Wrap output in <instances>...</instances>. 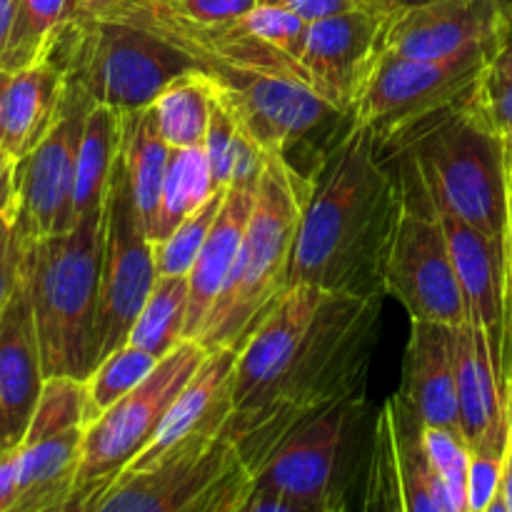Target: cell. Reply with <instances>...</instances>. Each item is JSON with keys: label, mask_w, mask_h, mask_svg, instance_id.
<instances>
[{"label": "cell", "mask_w": 512, "mask_h": 512, "mask_svg": "<svg viewBox=\"0 0 512 512\" xmlns=\"http://www.w3.org/2000/svg\"><path fill=\"white\" fill-rule=\"evenodd\" d=\"M383 328V298L295 285L238 350L228 438L250 470L293 425L365 400Z\"/></svg>", "instance_id": "obj_1"}, {"label": "cell", "mask_w": 512, "mask_h": 512, "mask_svg": "<svg viewBox=\"0 0 512 512\" xmlns=\"http://www.w3.org/2000/svg\"><path fill=\"white\" fill-rule=\"evenodd\" d=\"M403 210L398 165L383 153L375 130L355 120L310 185L288 290L310 285L350 298H385V268Z\"/></svg>", "instance_id": "obj_2"}, {"label": "cell", "mask_w": 512, "mask_h": 512, "mask_svg": "<svg viewBox=\"0 0 512 512\" xmlns=\"http://www.w3.org/2000/svg\"><path fill=\"white\" fill-rule=\"evenodd\" d=\"M100 260L103 208L85 213L65 233L20 243L18 275L33 308L45 378L88 380L98 368Z\"/></svg>", "instance_id": "obj_3"}, {"label": "cell", "mask_w": 512, "mask_h": 512, "mask_svg": "<svg viewBox=\"0 0 512 512\" xmlns=\"http://www.w3.org/2000/svg\"><path fill=\"white\" fill-rule=\"evenodd\" d=\"M380 148L413 165L435 203L480 230L508 258L505 138L470 108L468 98L380 140Z\"/></svg>", "instance_id": "obj_4"}, {"label": "cell", "mask_w": 512, "mask_h": 512, "mask_svg": "<svg viewBox=\"0 0 512 512\" xmlns=\"http://www.w3.org/2000/svg\"><path fill=\"white\" fill-rule=\"evenodd\" d=\"M310 185L313 180L300 178L283 160L268 155L235 268L198 335L208 353L243 348L288 293L295 233Z\"/></svg>", "instance_id": "obj_5"}, {"label": "cell", "mask_w": 512, "mask_h": 512, "mask_svg": "<svg viewBox=\"0 0 512 512\" xmlns=\"http://www.w3.org/2000/svg\"><path fill=\"white\" fill-rule=\"evenodd\" d=\"M50 55L95 105L120 115L150 108L173 80L203 70L163 35L125 20H70Z\"/></svg>", "instance_id": "obj_6"}, {"label": "cell", "mask_w": 512, "mask_h": 512, "mask_svg": "<svg viewBox=\"0 0 512 512\" xmlns=\"http://www.w3.org/2000/svg\"><path fill=\"white\" fill-rule=\"evenodd\" d=\"M208 75L243 133L305 180L318 175L355 123L353 115L335 108L295 75L243 70Z\"/></svg>", "instance_id": "obj_7"}, {"label": "cell", "mask_w": 512, "mask_h": 512, "mask_svg": "<svg viewBox=\"0 0 512 512\" xmlns=\"http://www.w3.org/2000/svg\"><path fill=\"white\" fill-rule=\"evenodd\" d=\"M390 160L398 165L405 210L385 268V293L403 305L410 320L458 328L470 313L443 223L418 170L400 158Z\"/></svg>", "instance_id": "obj_8"}, {"label": "cell", "mask_w": 512, "mask_h": 512, "mask_svg": "<svg viewBox=\"0 0 512 512\" xmlns=\"http://www.w3.org/2000/svg\"><path fill=\"white\" fill-rule=\"evenodd\" d=\"M365 408L368 400H350L293 425L250 470L255 488L315 508L343 505V473L365 423Z\"/></svg>", "instance_id": "obj_9"}, {"label": "cell", "mask_w": 512, "mask_h": 512, "mask_svg": "<svg viewBox=\"0 0 512 512\" xmlns=\"http://www.w3.org/2000/svg\"><path fill=\"white\" fill-rule=\"evenodd\" d=\"M245 468L225 430L205 435L153 468L120 473L93 512H215Z\"/></svg>", "instance_id": "obj_10"}, {"label": "cell", "mask_w": 512, "mask_h": 512, "mask_svg": "<svg viewBox=\"0 0 512 512\" xmlns=\"http://www.w3.org/2000/svg\"><path fill=\"white\" fill-rule=\"evenodd\" d=\"M208 350L198 340H183L158 360L148 378L125 398L90 420L83 430L75 483L120 475V470L150 443L158 425L173 408L188 380L198 373Z\"/></svg>", "instance_id": "obj_11"}, {"label": "cell", "mask_w": 512, "mask_h": 512, "mask_svg": "<svg viewBox=\"0 0 512 512\" xmlns=\"http://www.w3.org/2000/svg\"><path fill=\"white\" fill-rule=\"evenodd\" d=\"M158 283L155 243L135 210L128 178L115 163L103 205V260L98 293V363L128 343L140 310Z\"/></svg>", "instance_id": "obj_12"}, {"label": "cell", "mask_w": 512, "mask_h": 512, "mask_svg": "<svg viewBox=\"0 0 512 512\" xmlns=\"http://www.w3.org/2000/svg\"><path fill=\"white\" fill-rule=\"evenodd\" d=\"M93 105L85 90L68 78L55 125L38 148L15 165L13 223L20 243L60 235L75 225V168L85 118Z\"/></svg>", "instance_id": "obj_13"}, {"label": "cell", "mask_w": 512, "mask_h": 512, "mask_svg": "<svg viewBox=\"0 0 512 512\" xmlns=\"http://www.w3.org/2000/svg\"><path fill=\"white\" fill-rule=\"evenodd\" d=\"M488 63L483 60H420L383 50L355 108L378 140L395 138L420 120L470 98Z\"/></svg>", "instance_id": "obj_14"}, {"label": "cell", "mask_w": 512, "mask_h": 512, "mask_svg": "<svg viewBox=\"0 0 512 512\" xmlns=\"http://www.w3.org/2000/svg\"><path fill=\"white\" fill-rule=\"evenodd\" d=\"M393 15L385 8H355L310 23L298 63L305 83L355 118Z\"/></svg>", "instance_id": "obj_15"}, {"label": "cell", "mask_w": 512, "mask_h": 512, "mask_svg": "<svg viewBox=\"0 0 512 512\" xmlns=\"http://www.w3.org/2000/svg\"><path fill=\"white\" fill-rule=\"evenodd\" d=\"M512 0H425L398 10L383 50L420 60H483L490 65Z\"/></svg>", "instance_id": "obj_16"}, {"label": "cell", "mask_w": 512, "mask_h": 512, "mask_svg": "<svg viewBox=\"0 0 512 512\" xmlns=\"http://www.w3.org/2000/svg\"><path fill=\"white\" fill-rule=\"evenodd\" d=\"M455 378L460 430L470 453L505 458L510 450L508 385L483 325L470 315L455 328Z\"/></svg>", "instance_id": "obj_17"}, {"label": "cell", "mask_w": 512, "mask_h": 512, "mask_svg": "<svg viewBox=\"0 0 512 512\" xmlns=\"http://www.w3.org/2000/svg\"><path fill=\"white\" fill-rule=\"evenodd\" d=\"M235 365H238L235 348L210 350L198 373L188 380L183 393L158 425L150 443L120 473L148 470L190 440L223 433L233 415Z\"/></svg>", "instance_id": "obj_18"}, {"label": "cell", "mask_w": 512, "mask_h": 512, "mask_svg": "<svg viewBox=\"0 0 512 512\" xmlns=\"http://www.w3.org/2000/svg\"><path fill=\"white\" fill-rule=\"evenodd\" d=\"M45 385L28 290L18 275L0 318V458L23 445Z\"/></svg>", "instance_id": "obj_19"}, {"label": "cell", "mask_w": 512, "mask_h": 512, "mask_svg": "<svg viewBox=\"0 0 512 512\" xmlns=\"http://www.w3.org/2000/svg\"><path fill=\"white\" fill-rule=\"evenodd\" d=\"M398 398L418 415L423 428H445L463 435L453 325L410 320V340L405 348Z\"/></svg>", "instance_id": "obj_20"}, {"label": "cell", "mask_w": 512, "mask_h": 512, "mask_svg": "<svg viewBox=\"0 0 512 512\" xmlns=\"http://www.w3.org/2000/svg\"><path fill=\"white\" fill-rule=\"evenodd\" d=\"M430 195V193H428ZM433 200V198H430ZM435 205L445 238H448L450 255L468 300L470 318L483 325L485 335L493 348L495 363L503 373V338H505V275H508V258L503 250L485 238L480 230L460 220L443 205ZM505 380V378H503Z\"/></svg>", "instance_id": "obj_21"}, {"label": "cell", "mask_w": 512, "mask_h": 512, "mask_svg": "<svg viewBox=\"0 0 512 512\" xmlns=\"http://www.w3.org/2000/svg\"><path fill=\"white\" fill-rule=\"evenodd\" d=\"M65 68L55 55L10 73L0 110V150L15 165L50 133L63 108Z\"/></svg>", "instance_id": "obj_22"}, {"label": "cell", "mask_w": 512, "mask_h": 512, "mask_svg": "<svg viewBox=\"0 0 512 512\" xmlns=\"http://www.w3.org/2000/svg\"><path fill=\"white\" fill-rule=\"evenodd\" d=\"M255 193L248 188H230L225 195V203L215 218L213 230L200 250L193 270L188 273L190 283V305H188V325H185V338L198 340L215 300L223 293L230 273L238 260L240 245H243L245 228L255 208Z\"/></svg>", "instance_id": "obj_23"}, {"label": "cell", "mask_w": 512, "mask_h": 512, "mask_svg": "<svg viewBox=\"0 0 512 512\" xmlns=\"http://www.w3.org/2000/svg\"><path fill=\"white\" fill-rule=\"evenodd\" d=\"M170 153L173 148L160 138L150 108L120 115L118 160L123 165L135 210L148 228V235L153 233L155 215H158L160 190H163Z\"/></svg>", "instance_id": "obj_24"}, {"label": "cell", "mask_w": 512, "mask_h": 512, "mask_svg": "<svg viewBox=\"0 0 512 512\" xmlns=\"http://www.w3.org/2000/svg\"><path fill=\"white\" fill-rule=\"evenodd\" d=\"M215 100V80L205 70L180 75L158 95L150 113L170 148H203Z\"/></svg>", "instance_id": "obj_25"}, {"label": "cell", "mask_w": 512, "mask_h": 512, "mask_svg": "<svg viewBox=\"0 0 512 512\" xmlns=\"http://www.w3.org/2000/svg\"><path fill=\"white\" fill-rule=\"evenodd\" d=\"M120 150V113L93 105L88 110L83 128V140L78 150V168H75L73 213L75 220L95 208H103L108 195L110 178Z\"/></svg>", "instance_id": "obj_26"}, {"label": "cell", "mask_w": 512, "mask_h": 512, "mask_svg": "<svg viewBox=\"0 0 512 512\" xmlns=\"http://www.w3.org/2000/svg\"><path fill=\"white\" fill-rule=\"evenodd\" d=\"M75 15V0H15V23L0 70L18 73L48 58Z\"/></svg>", "instance_id": "obj_27"}, {"label": "cell", "mask_w": 512, "mask_h": 512, "mask_svg": "<svg viewBox=\"0 0 512 512\" xmlns=\"http://www.w3.org/2000/svg\"><path fill=\"white\" fill-rule=\"evenodd\" d=\"M213 193L218 190L213 188L205 148H175L170 153L163 190H160L158 215H155L153 233H150L153 243L168 238Z\"/></svg>", "instance_id": "obj_28"}, {"label": "cell", "mask_w": 512, "mask_h": 512, "mask_svg": "<svg viewBox=\"0 0 512 512\" xmlns=\"http://www.w3.org/2000/svg\"><path fill=\"white\" fill-rule=\"evenodd\" d=\"M190 305L188 275H160L148 303L140 310L128 343L148 350L155 358H165L185 338Z\"/></svg>", "instance_id": "obj_29"}, {"label": "cell", "mask_w": 512, "mask_h": 512, "mask_svg": "<svg viewBox=\"0 0 512 512\" xmlns=\"http://www.w3.org/2000/svg\"><path fill=\"white\" fill-rule=\"evenodd\" d=\"M393 408L395 445H398L400 488H403L405 512H445L440 505L438 483L428 463L423 445V423L418 415L393 393L388 398Z\"/></svg>", "instance_id": "obj_30"}, {"label": "cell", "mask_w": 512, "mask_h": 512, "mask_svg": "<svg viewBox=\"0 0 512 512\" xmlns=\"http://www.w3.org/2000/svg\"><path fill=\"white\" fill-rule=\"evenodd\" d=\"M358 512H405L400 488L398 445H395L393 408L385 400L375 413L373 435L363 463V488Z\"/></svg>", "instance_id": "obj_31"}, {"label": "cell", "mask_w": 512, "mask_h": 512, "mask_svg": "<svg viewBox=\"0 0 512 512\" xmlns=\"http://www.w3.org/2000/svg\"><path fill=\"white\" fill-rule=\"evenodd\" d=\"M155 365H158V358L133 343L120 345L108 358L100 360L98 368L85 380V390H88V423L98 418V415H103L120 398H125L130 390L138 388Z\"/></svg>", "instance_id": "obj_32"}, {"label": "cell", "mask_w": 512, "mask_h": 512, "mask_svg": "<svg viewBox=\"0 0 512 512\" xmlns=\"http://www.w3.org/2000/svg\"><path fill=\"white\" fill-rule=\"evenodd\" d=\"M88 425V390L85 380L55 375L45 378L43 393L35 405L33 420H30L28 435L23 443L53 438V435L68 433Z\"/></svg>", "instance_id": "obj_33"}, {"label": "cell", "mask_w": 512, "mask_h": 512, "mask_svg": "<svg viewBox=\"0 0 512 512\" xmlns=\"http://www.w3.org/2000/svg\"><path fill=\"white\" fill-rule=\"evenodd\" d=\"M423 445L438 483L445 512H468L470 448L463 435L445 428H423Z\"/></svg>", "instance_id": "obj_34"}, {"label": "cell", "mask_w": 512, "mask_h": 512, "mask_svg": "<svg viewBox=\"0 0 512 512\" xmlns=\"http://www.w3.org/2000/svg\"><path fill=\"white\" fill-rule=\"evenodd\" d=\"M228 190H218L210 195L193 215L183 220L168 238L155 243V265L160 275H188L193 270V263L198 260L210 230H213L215 218L225 203Z\"/></svg>", "instance_id": "obj_35"}, {"label": "cell", "mask_w": 512, "mask_h": 512, "mask_svg": "<svg viewBox=\"0 0 512 512\" xmlns=\"http://www.w3.org/2000/svg\"><path fill=\"white\" fill-rule=\"evenodd\" d=\"M240 135H243V130H240L238 120H235L233 110L223 103V98L218 95V88H215L213 113H210L208 135H205L203 143L215 190H230V185H233Z\"/></svg>", "instance_id": "obj_36"}, {"label": "cell", "mask_w": 512, "mask_h": 512, "mask_svg": "<svg viewBox=\"0 0 512 512\" xmlns=\"http://www.w3.org/2000/svg\"><path fill=\"white\" fill-rule=\"evenodd\" d=\"M243 23L248 25L250 33L258 35V38L263 40V43H268L270 48L280 50V53H283L285 58L293 60L295 65L300 63V55H303L305 50V40H308V20H303L300 15L290 13V10L285 8L258 5L253 13L245 15Z\"/></svg>", "instance_id": "obj_37"}, {"label": "cell", "mask_w": 512, "mask_h": 512, "mask_svg": "<svg viewBox=\"0 0 512 512\" xmlns=\"http://www.w3.org/2000/svg\"><path fill=\"white\" fill-rule=\"evenodd\" d=\"M468 103L495 133L503 138L512 135V78L508 75H500L488 65L475 83Z\"/></svg>", "instance_id": "obj_38"}, {"label": "cell", "mask_w": 512, "mask_h": 512, "mask_svg": "<svg viewBox=\"0 0 512 512\" xmlns=\"http://www.w3.org/2000/svg\"><path fill=\"white\" fill-rule=\"evenodd\" d=\"M508 458V455H505ZM505 458L485 453H470V473H468V512H485L500 488H503Z\"/></svg>", "instance_id": "obj_39"}, {"label": "cell", "mask_w": 512, "mask_h": 512, "mask_svg": "<svg viewBox=\"0 0 512 512\" xmlns=\"http://www.w3.org/2000/svg\"><path fill=\"white\" fill-rule=\"evenodd\" d=\"M185 20L195 25H225L253 13L260 0H170Z\"/></svg>", "instance_id": "obj_40"}, {"label": "cell", "mask_w": 512, "mask_h": 512, "mask_svg": "<svg viewBox=\"0 0 512 512\" xmlns=\"http://www.w3.org/2000/svg\"><path fill=\"white\" fill-rule=\"evenodd\" d=\"M18 253L20 243L15 235L13 213L0 210V318H3L5 305L18 283Z\"/></svg>", "instance_id": "obj_41"}, {"label": "cell", "mask_w": 512, "mask_h": 512, "mask_svg": "<svg viewBox=\"0 0 512 512\" xmlns=\"http://www.w3.org/2000/svg\"><path fill=\"white\" fill-rule=\"evenodd\" d=\"M260 5H275V8H285L290 13L300 15L308 23H315V20L330 18V15L345 13V10L355 8H385L390 10L388 5H383L380 0H260ZM395 13V10H390Z\"/></svg>", "instance_id": "obj_42"}, {"label": "cell", "mask_w": 512, "mask_h": 512, "mask_svg": "<svg viewBox=\"0 0 512 512\" xmlns=\"http://www.w3.org/2000/svg\"><path fill=\"white\" fill-rule=\"evenodd\" d=\"M118 475H108V478L93 480V483H83L75 485L70 493H65L63 498L50 500V503L38 505V508H28V510H13V512H93L98 500L103 498L105 490L113 485V480Z\"/></svg>", "instance_id": "obj_43"}, {"label": "cell", "mask_w": 512, "mask_h": 512, "mask_svg": "<svg viewBox=\"0 0 512 512\" xmlns=\"http://www.w3.org/2000/svg\"><path fill=\"white\" fill-rule=\"evenodd\" d=\"M238 512H345V505H333V508H315V505L298 503V500H290L285 495L270 493V490L255 488L248 493V498L243 500Z\"/></svg>", "instance_id": "obj_44"}, {"label": "cell", "mask_w": 512, "mask_h": 512, "mask_svg": "<svg viewBox=\"0 0 512 512\" xmlns=\"http://www.w3.org/2000/svg\"><path fill=\"white\" fill-rule=\"evenodd\" d=\"M20 500L18 458L8 453L0 458V512H10Z\"/></svg>", "instance_id": "obj_45"}, {"label": "cell", "mask_w": 512, "mask_h": 512, "mask_svg": "<svg viewBox=\"0 0 512 512\" xmlns=\"http://www.w3.org/2000/svg\"><path fill=\"white\" fill-rule=\"evenodd\" d=\"M490 68L498 70L500 75H508V78H512V3L508 8V13H505L503 25H500L498 45H495Z\"/></svg>", "instance_id": "obj_46"}, {"label": "cell", "mask_w": 512, "mask_h": 512, "mask_svg": "<svg viewBox=\"0 0 512 512\" xmlns=\"http://www.w3.org/2000/svg\"><path fill=\"white\" fill-rule=\"evenodd\" d=\"M15 203V163L0 150V210L13 213Z\"/></svg>", "instance_id": "obj_47"}, {"label": "cell", "mask_w": 512, "mask_h": 512, "mask_svg": "<svg viewBox=\"0 0 512 512\" xmlns=\"http://www.w3.org/2000/svg\"><path fill=\"white\" fill-rule=\"evenodd\" d=\"M125 0H75V15L73 20H100L108 18L118 5Z\"/></svg>", "instance_id": "obj_48"}, {"label": "cell", "mask_w": 512, "mask_h": 512, "mask_svg": "<svg viewBox=\"0 0 512 512\" xmlns=\"http://www.w3.org/2000/svg\"><path fill=\"white\" fill-rule=\"evenodd\" d=\"M13 23H15V0H0V63H3L5 50H8Z\"/></svg>", "instance_id": "obj_49"}, {"label": "cell", "mask_w": 512, "mask_h": 512, "mask_svg": "<svg viewBox=\"0 0 512 512\" xmlns=\"http://www.w3.org/2000/svg\"><path fill=\"white\" fill-rule=\"evenodd\" d=\"M508 308H512V180L508 188V275H505V310Z\"/></svg>", "instance_id": "obj_50"}, {"label": "cell", "mask_w": 512, "mask_h": 512, "mask_svg": "<svg viewBox=\"0 0 512 512\" xmlns=\"http://www.w3.org/2000/svg\"><path fill=\"white\" fill-rule=\"evenodd\" d=\"M505 500V508L512 512V450H508V458H505V470H503V488H500Z\"/></svg>", "instance_id": "obj_51"}, {"label": "cell", "mask_w": 512, "mask_h": 512, "mask_svg": "<svg viewBox=\"0 0 512 512\" xmlns=\"http://www.w3.org/2000/svg\"><path fill=\"white\" fill-rule=\"evenodd\" d=\"M383 5H388L390 10H403V8H410V5H418V3H425V0H380Z\"/></svg>", "instance_id": "obj_52"}, {"label": "cell", "mask_w": 512, "mask_h": 512, "mask_svg": "<svg viewBox=\"0 0 512 512\" xmlns=\"http://www.w3.org/2000/svg\"><path fill=\"white\" fill-rule=\"evenodd\" d=\"M505 385H508V425H510V450H512V368L505 375Z\"/></svg>", "instance_id": "obj_53"}, {"label": "cell", "mask_w": 512, "mask_h": 512, "mask_svg": "<svg viewBox=\"0 0 512 512\" xmlns=\"http://www.w3.org/2000/svg\"><path fill=\"white\" fill-rule=\"evenodd\" d=\"M485 512H508V508H505V500H503V493H498V498L490 503V508Z\"/></svg>", "instance_id": "obj_54"}, {"label": "cell", "mask_w": 512, "mask_h": 512, "mask_svg": "<svg viewBox=\"0 0 512 512\" xmlns=\"http://www.w3.org/2000/svg\"><path fill=\"white\" fill-rule=\"evenodd\" d=\"M505 158H508V178L512 180V135L505 138Z\"/></svg>", "instance_id": "obj_55"}, {"label": "cell", "mask_w": 512, "mask_h": 512, "mask_svg": "<svg viewBox=\"0 0 512 512\" xmlns=\"http://www.w3.org/2000/svg\"><path fill=\"white\" fill-rule=\"evenodd\" d=\"M8 83H10V73L0 70V110H3V95H5V88H8Z\"/></svg>", "instance_id": "obj_56"}]
</instances>
